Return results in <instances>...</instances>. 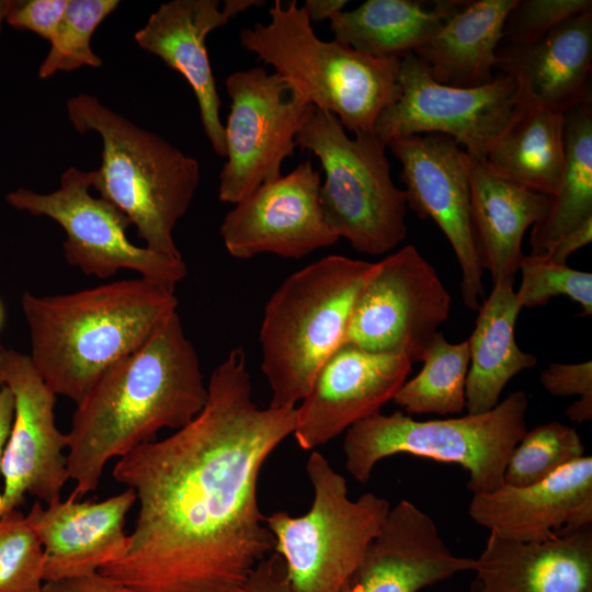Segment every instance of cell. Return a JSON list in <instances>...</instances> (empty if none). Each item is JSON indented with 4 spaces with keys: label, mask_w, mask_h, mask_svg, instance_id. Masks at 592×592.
Wrapping results in <instances>:
<instances>
[{
    "label": "cell",
    "mask_w": 592,
    "mask_h": 592,
    "mask_svg": "<svg viewBox=\"0 0 592 592\" xmlns=\"http://www.w3.org/2000/svg\"><path fill=\"white\" fill-rule=\"evenodd\" d=\"M295 408H261L247 354L232 349L191 422L116 462L113 477L135 491L139 511L125 555L99 572L134 592H242L274 551L258 479L293 434Z\"/></svg>",
    "instance_id": "cell-1"
},
{
    "label": "cell",
    "mask_w": 592,
    "mask_h": 592,
    "mask_svg": "<svg viewBox=\"0 0 592 592\" xmlns=\"http://www.w3.org/2000/svg\"><path fill=\"white\" fill-rule=\"evenodd\" d=\"M207 385L182 320L172 312L135 352L109 368L76 405L68 435L69 498L94 491L107 462L181 429L203 409Z\"/></svg>",
    "instance_id": "cell-2"
},
{
    "label": "cell",
    "mask_w": 592,
    "mask_h": 592,
    "mask_svg": "<svg viewBox=\"0 0 592 592\" xmlns=\"http://www.w3.org/2000/svg\"><path fill=\"white\" fill-rule=\"evenodd\" d=\"M30 358L56 396L76 405L113 365L178 310L174 289L144 277L68 294L24 292Z\"/></svg>",
    "instance_id": "cell-3"
},
{
    "label": "cell",
    "mask_w": 592,
    "mask_h": 592,
    "mask_svg": "<svg viewBox=\"0 0 592 592\" xmlns=\"http://www.w3.org/2000/svg\"><path fill=\"white\" fill-rule=\"evenodd\" d=\"M66 107L77 132L93 130L102 140L101 166L89 172L91 187L129 219L145 247L182 258L173 231L200 184L198 161L93 95L77 94Z\"/></svg>",
    "instance_id": "cell-4"
},
{
    "label": "cell",
    "mask_w": 592,
    "mask_h": 592,
    "mask_svg": "<svg viewBox=\"0 0 592 592\" xmlns=\"http://www.w3.org/2000/svg\"><path fill=\"white\" fill-rule=\"evenodd\" d=\"M267 23L240 31V44L287 79L316 109L344 129L373 134L383 111L400 96V58L373 57L335 39L323 41L295 0H275Z\"/></svg>",
    "instance_id": "cell-5"
},
{
    "label": "cell",
    "mask_w": 592,
    "mask_h": 592,
    "mask_svg": "<svg viewBox=\"0 0 592 592\" xmlns=\"http://www.w3.org/2000/svg\"><path fill=\"white\" fill-rule=\"evenodd\" d=\"M375 262L332 254L288 275L264 307L259 331L269 406L296 407L344 342L355 301Z\"/></svg>",
    "instance_id": "cell-6"
},
{
    "label": "cell",
    "mask_w": 592,
    "mask_h": 592,
    "mask_svg": "<svg viewBox=\"0 0 592 592\" xmlns=\"http://www.w3.org/2000/svg\"><path fill=\"white\" fill-rule=\"evenodd\" d=\"M528 401L516 390L483 413L419 421L396 411L377 413L346 430L345 468L358 482L369 480L384 458L408 454L463 467L467 488L489 492L503 483L509 457L527 431Z\"/></svg>",
    "instance_id": "cell-7"
},
{
    "label": "cell",
    "mask_w": 592,
    "mask_h": 592,
    "mask_svg": "<svg viewBox=\"0 0 592 592\" xmlns=\"http://www.w3.org/2000/svg\"><path fill=\"white\" fill-rule=\"evenodd\" d=\"M296 144L321 162L320 207L339 239L380 255L406 238V194L391 179L386 143L374 133L352 138L334 114L315 109Z\"/></svg>",
    "instance_id": "cell-8"
},
{
    "label": "cell",
    "mask_w": 592,
    "mask_h": 592,
    "mask_svg": "<svg viewBox=\"0 0 592 592\" xmlns=\"http://www.w3.org/2000/svg\"><path fill=\"white\" fill-rule=\"evenodd\" d=\"M306 473L310 509L299 516L274 512L265 524L294 592H341L391 506L372 492L350 499L346 479L318 451L309 455Z\"/></svg>",
    "instance_id": "cell-9"
},
{
    "label": "cell",
    "mask_w": 592,
    "mask_h": 592,
    "mask_svg": "<svg viewBox=\"0 0 592 592\" xmlns=\"http://www.w3.org/2000/svg\"><path fill=\"white\" fill-rule=\"evenodd\" d=\"M89 172L70 167L60 177L58 190L42 194L27 189L11 191L5 201L33 216H45L65 231L66 262L82 273L109 278L127 270L171 289L183 281V258L155 252L133 243L126 235L129 219L112 203L90 194Z\"/></svg>",
    "instance_id": "cell-10"
},
{
    "label": "cell",
    "mask_w": 592,
    "mask_h": 592,
    "mask_svg": "<svg viewBox=\"0 0 592 592\" xmlns=\"http://www.w3.org/2000/svg\"><path fill=\"white\" fill-rule=\"evenodd\" d=\"M225 87L231 104L218 198L235 205L282 175V163L316 107L287 79L262 66L232 72Z\"/></svg>",
    "instance_id": "cell-11"
},
{
    "label": "cell",
    "mask_w": 592,
    "mask_h": 592,
    "mask_svg": "<svg viewBox=\"0 0 592 592\" xmlns=\"http://www.w3.org/2000/svg\"><path fill=\"white\" fill-rule=\"evenodd\" d=\"M400 96L378 116L374 134L396 137L436 133L455 139L474 158H486L526 102L515 77L497 72L487 84L457 88L436 82L414 55L400 59Z\"/></svg>",
    "instance_id": "cell-12"
},
{
    "label": "cell",
    "mask_w": 592,
    "mask_h": 592,
    "mask_svg": "<svg viewBox=\"0 0 592 592\" xmlns=\"http://www.w3.org/2000/svg\"><path fill=\"white\" fill-rule=\"evenodd\" d=\"M451 295L413 244L375 262L352 311L344 342L412 364L449 316Z\"/></svg>",
    "instance_id": "cell-13"
},
{
    "label": "cell",
    "mask_w": 592,
    "mask_h": 592,
    "mask_svg": "<svg viewBox=\"0 0 592 592\" xmlns=\"http://www.w3.org/2000/svg\"><path fill=\"white\" fill-rule=\"evenodd\" d=\"M387 148L400 162L407 207L444 234L460 267L463 304L478 310L485 288L470 221L471 156L436 133L396 137Z\"/></svg>",
    "instance_id": "cell-14"
},
{
    "label": "cell",
    "mask_w": 592,
    "mask_h": 592,
    "mask_svg": "<svg viewBox=\"0 0 592 592\" xmlns=\"http://www.w3.org/2000/svg\"><path fill=\"white\" fill-rule=\"evenodd\" d=\"M0 377L14 397V419L4 451L0 515L18 509L31 494L50 504L60 500L69 479L68 435L55 420L56 395L29 355L0 349Z\"/></svg>",
    "instance_id": "cell-15"
},
{
    "label": "cell",
    "mask_w": 592,
    "mask_h": 592,
    "mask_svg": "<svg viewBox=\"0 0 592 592\" xmlns=\"http://www.w3.org/2000/svg\"><path fill=\"white\" fill-rule=\"evenodd\" d=\"M320 172L307 159L236 203L220 225L228 253L241 260L261 253L299 260L335 244L339 238L320 207Z\"/></svg>",
    "instance_id": "cell-16"
},
{
    "label": "cell",
    "mask_w": 592,
    "mask_h": 592,
    "mask_svg": "<svg viewBox=\"0 0 592 592\" xmlns=\"http://www.w3.org/2000/svg\"><path fill=\"white\" fill-rule=\"evenodd\" d=\"M405 356L341 344L318 371L295 408L293 434L300 448L315 451L354 424L380 413L407 380Z\"/></svg>",
    "instance_id": "cell-17"
},
{
    "label": "cell",
    "mask_w": 592,
    "mask_h": 592,
    "mask_svg": "<svg viewBox=\"0 0 592 592\" xmlns=\"http://www.w3.org/2000/svg\"><path fill=\"white\" fill-rule=\"evenodd\" d=\"M475 566L452 553L428 513L400 500L341 592H419Z\"/></svg>",
    "instance_id": "cell-18"
},
{
    "label": "cell",
    "mask_w": 592,
    "mask_h": 592,
    "mask_svg": "<svg viewBox=\"0 0 592 592\" xmlns=\"http://www.w3.org/2000/svg\"><path fill=\"white\" fill-rule=\"evenodd\" d=\"M468 512L491 534L521 543L545 542L592 525V457L584 455L536 483H502L474 493Z\"/></svg>",
    "instance_id": "cell-19"
},
{
    "label": "cell",
    "mask_w": 592,
    "mask_h": 592,
    "mask_svg": "<svg viewBox=\"0 0 592 592\" xmlns=\"http://www.w3.org/2000/svg\"><path fill=\"white\" fill-rule=\"evenodd\" d=\"M173 0L162 3L135 33L140 48L158 56L180 72L192 88L202 125L215 153L225 157V127L220 98L206 48L207 35L237 14L264 1Z\"/></svg>",
    "instance_id": "cell-20"
},
{
    "label": "cell",
    "mask_w": 592,
    "mask_h": 592,
    "mask_svg": "<svg viewBox=\"0 0 592 592\" xmlns=\"http://www.w3.org/2000/svg\"><path fill=\"white\" fill-rule=\"evenodd\" d=\"M136 501L132 488L98 502L68 498L44 508L35 501L26 517L43 547L45 582L90 574L119 560L129 545L125 521Z\"/></svg>",
    "instance_id": "cell-21"
},
{
    "label": "cell",
    "mask_w": 592,
    "mask_h": 592,
    "mask_svg": "<svg viewBox=\"0 0 592 592\" xmlns=\"http://www.w3.org/2000/svg\"><path fill=\"white\" fill-rule=\"evenodd\" d=\"M471 592H592V525L539 543L489 534Z\"/></svg>",
    "instance_id": "cell-22"
},
{
    "label": "cell",
    "mask_w": 592,
    "mask_h": 592,
    "mask_svg": "<svg viewBox=\"0 0 592 592\" xmlns=\"http://www.w3.org/2000/svg\"><path fill=\"white\" fill-rule=\"evenodd\" d=\"M497 56V72L515 77L530 103L561 113L592 103V9L532 44H508Z\"/></svg>",
    "instance_id": "cell-23"
},
{
    "label": "cell",
    "mask_w": 592,
    "mask_h": 592,
    "mask_svg": "<svg viewBox=\"0 0 592 592\" xmlns=\"http://www.w3.org/2000/svg\"><path fill=\"white\" fill-rule=\"evenodd\" d=\"M553 196L525 187L471 157L470 221L481 269L492 284L515 277L524 258L522 240L527 228L548 213Z\"/></svg>",
    "instance_id": "cell-24"
},
{
    "label": "cell",
    "mask_w": 592,
    "mask_h": 592,
    "mask_svg": "<svg viewBox=\"0 0 592 592\" xmlns=\"http://www.w3.org/2000/svg\"><path fill=\"white\" fill-rule=\"evenodd\" d=\"M516 1H463L413 54L441 84L475 88L489 83L499 62L497 52L504 23Z\"/></svg>",
    "instance_id": "cell-25"
},
{
    "label": "cell",
    "mask_w": 592,
    "mask_h": 592,
    "mask_svg": "<svg viewBox=\"0 0 592 592\" xmlns=\"http://www.w3.org/2000/svg\"><path fill=\"white\" fill-rule=\"evenodd\" d=\"M515 277L492 284L482 300L469 343L470 361L466 379L467 413H483L500 402L506 384L521 372L537 364L535 355L524 352L514 330L522 309L514 291Z\"/></svg>",
    "instance_id": "cell-26"
},
{
    "label": "cell",
    "mask_w": 592,
    "mask_h": 592,
    "mask_svg": "<svg viewBox=\"0 0 592 592\" xmlns=\"http://www.w3.org/2000/svg\"><path fill=\"white\" fill-rule=\"evenodd\" d=\"M463 1L367 0L330 20L334 39L373 57L402 58L432 38Z\"/></svg>",
    "instance_id": "cell-27"
},
{
    "label": "cell",
    "mask_w": 592,
    "mask_h": 592,
    "mask_svg": "<svg viewBox=\"0 0 592 592\" xmlns=\"http://www.w3.org/2000/svg\"><path fill=\"white\" fill-rule=\"evenodd\" d=\"M565 113L526 100L485 159L505 178L554 196L565 166Z\"/></svg>",
    "instance_id": "cell-28"
},
{
    "label": "cell",
    "mask_w": 592,
    "mask_h": 592,
    "mask_svg": "<svg viewBox=\"0 0 592 592\" xmlns=\"http://www.w3.org/2000/svg\"><path fill=\"white\" fill-rule=\"evenodd\" d=\"M565 166L547 215L532 227V255H546L567 232L592 217V103L565 113Z\"/></svg>",
    "instance_id": "cell-29"
},
{
    "label": "cell",
    "mask_w": 592,
    "mask_h": 592,
    "mask_svg": "<svg viewBox=\"0 0 592 592\" xmlns=\"http://www.w3.org/2000/svg\"><path fill=\"white\" fill-rule=\"evenodd\" d=\"M468 340L448 342L437 332L428 345L422 368L406 380L392 401L410 414H456L466 409Z\"/></svg>",
    "instance_id": "cell-30"
},
{
    "label": "cell",
    "mask_w": 592,
    "mask_h": 592,
    "mask_svg": "<svg viewBox=\"0 0 592 592\" xmlns=\"http://www.w3.org/2000/svg\"><path fill=\"white\" fill-rule=\"evenodd\" d=\"M580 434L571 426L549 421L527 430L513 448L503 483L524 487L536 483L584 456Z\"/></svg>",
    "instance_id": "cell-31"
},
{
    "label": "cell",
    "mask_w": 592,
    "mask_h": 592,
    "mask_svg": "<svg viewBox=\"0 0 592 592\" xmlns=\"http://www.w3.org/2000/svg\"><path fill=\"white\" fill-rule=\"evenodd\" d=\"M119 4L117 0H68L62 19L49 41L50 48L38 68V77L48 79L58 71L82 66L99 68L102 59L92 50L95 29Z\"/></svg>",
    "instance_id": "cell-32"
},
{
    "label": "cell",
    "mask_w": 592,
    "mask_h": 592,
    "mask_svg": "<svg viewBox=\"0 0 592 592\" xmlns=\"http://www.w3.org/2000/svg\"><path fill=\"white\" fill-rule=\"evenodd\" d=\"M44 553L19 509L0 515V592H44Z\"/></svg>",
    "instance_id": "cell-33"
},
{
    "label": "cell",
    "mask_w": 592,
    "mask_h": 592,
    "mask_svg": "<svg viewBox=\"0 0 592 592\" xmlns=\"http://www.w3.org/2000/svg\"><path fill=\"white\" fill-rule=\"evenodd\" d=\"M522 280L515 292L521 307L546 306L550 298L567 296L579 304L584 316L592 315V274L559 264L545 255H524Z\"/></svg>",
    "instance_id": "cell-34"
},
{
    "label": "cell",
    "mask_w": 592,
    "mask_h": 592,
    "mask_svg": "<svg viewBox=\"0 0 592 592\" xmlns=\"http://www.w3.org/2000/svg\"><path fill=\"white\" fill-rule=\"evenodd\" d=\"M592 9L591 0H517L509 12L503 39L532 44L563 21Z\"/></svg>",
    "instance_id": "cell-35"
},
{
    "label": "cell",
    "mask_w": 592,
    "mask_h": 592,
    "mask_svg": "<svg viewBox=\"0 0 592 592\" xmlns=\"http://www.w3.org/2000/svg\"><path fill=\"white\" fill-rule=\"evenodd\" d=\"M543 388L553 396H577L566 415L569 420L583 423L592 419V362L550 363L539 376Z\"/></svg>",
    "instance_id": "cell-36"
},
{
    "label": "cell",
    "mask_w": 592,
    "mask_h": 592,
    "mask_svg": "<svg viewBox=\"0 0 592 592\" xmlns=\"http://www.w3.org/2000/svg\"><path fill=\"white\" fill-rule=\"evenodd\" d=\"M68 0H10L5 22L50 41L62 19Z\"/></svg>",
    "instance_id": "cell-37"
},
{
    "label": "cell",
    "mask_w": 592,
    "mask_h": 592,
    "mask_svg": "<svg viewBox=\"0 0 592 592\" xmlns=\"http://www.w3.org/2000/svg\"><path fill=\"white\" fill-rule=\"evenodd\" d=\"M242 592H294L280 555L273 551L261 560Z\"/></svg>",
    "instance_id": "cell-38"
},
{
    "label": "cell",
    "mask_w": 592,
    "mask_h": 592,
    "mask_svg": "<svg viewBox=\"0 0 592 592\" xmlns=\"http://www.w3.org/2000/svg\"><path fill=\"white\" fill-rule=\"evenodd\" d=\"M44 592H134L96 571L90 574L44 583Z\"/></svg>",
    "instance_id": "cell-39"
},
{
    "label": "cell",
    "mask_w": 592,
    "mask_h": 592,
    "mask_svg": "<svg viewBox=\"0 0 592 592\" xmlns=\"http://www.w3.org/2000/svg\"><path fill=\"white\" fill-rule=\"evenodd\" d=\"M591 240L592 217L563 235L545 257H548L556 263L566 264L570 254L590 243Z\"/></svg>",
    "instance_id": "cell-40"
},
{
    "label": "cell",
    "mask_w": 592,
    "mask_h": 592,
    "mask_svg": "<svg viewBox=\"0 0 592 592\" xmlns=\"http://www.w3.org/2000/svg\"><path fill=\"white\" fill-rule=\"evenodd\" d=\"M14 397L11 389L2 382L0 377V476L2 471V462L4 451L12 429L14 419ZM1 504V493H0Z\"/></svg>",
    "instance_id": "cell-41"
},
{
    "label": "cell",
    "mask_w": 592,
    "mask_h": 592,
    "mask_svg": "<svg viewBox=\"0 0 592 592\" xmlns=\"http://www.w3.org/2000/svg\"><path fill=\"white\" fill-rule=\"evenodd\" d=\"M346 0H307L303 8L311 24L323 20H331L337 13L343 11Z\"/></svg>",
    "instance_id": "cell-42"
},
{
    "label": "cell",
    "mask_w": 592,
    "mask_h": 592,
    "mask_svg": "<svg viewBox=\"0 0 592 592\" xmlns=\"http://www.w3.org/2000/svg\"><path fill=\"white\" fill-rule=\"evenodd\" d=\"M10 5V0H0V29L3 21H5L7 12Z\"/></svg>",
    "instance_id": "cell-43"
},
{
    "label": "cell",
    "mask_w": 592,
    "mask_h": 592,
    "mask_svg": "<svg viewBox=\"0 0 592 592\" xmlns=\"http://www.w3.org/2000/svg\"><path fill=\"white\" fill-rule=\"evenodd\" d=\"M4 322H5V309H4L3 303L0 299V332L4 326Z\"/></svg>",
    "instance_id": "cell-44"
}]
</instances>
